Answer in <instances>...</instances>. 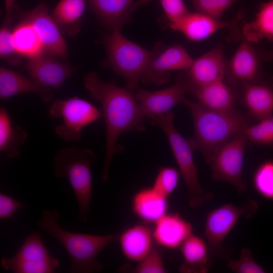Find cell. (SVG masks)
<instances>
[{
    "instance_id": "1",
    "label": "cell",
    "mask_w": 273,
    "mask_h": 273,
    "mask_svg": "<svg viewBox=\"0 0 273 273\" xmlns=\"http://www.w3.org/2000/svg\"><path fill=\"white\" fill-rule=\"evenodd\" d=\"M83 84L91 97L102 106L106 127V154L102 180L109 179V168L116 152L118 138L123 131H144L145 117L140 104L127 88L101 80L95 72L83 77Z\"/></svg>"
},
{
    "instance_id": "2",
    "label": "cell",
    "mask_w": 273,
    "mask_h": 273,
    "mask_svg": "<svg viewBox=\"0 0 273 273\" xmlns=\"http://www.w3.org/2000/svg\"><path fill=\"white\" fill-rule=\"evenodd\" d=\"M59 212L44 210L38 226L54 237L68 253L71 260V273L100 271L103 265L98 255L105 248L117 241L119 233L96 235L73 233L65 230L59 224Z\"/></svg>"
},
{
    "instance_id": "3",
    "label": "cell",
    "mask_w": 273,
    "mask_h": 273,
    "mask_svg": "<svg viewBox=\"0 0 273 273\" xmlns=\"http://www.w3.org/2000/svg\"><path fill=\"white\" fill-rule=\"evenodd\" d=\"M183 103L189 108L194 122V136L188 140L193 151H200L207 164L219 146L250 125L248 118L237 111L218 112L186 98Z\"/></svg>"
},
{
    "instance_id": "4",
    "label": "cell",
    "mask_w": 273,
    "mask_h": 273,
    "mask_svg": "<svg viewBox=\"0 0 273 273\" xmlns=\"http://www.w3.org/2000/svg\"><path fill=\"white\" fill-rule=\"evenodd\" d=\"M104 46L107 66L124 79L126 88L130 91L137 88L149 64L164 49L160 42L153 50H147L127 39L117 30L105 36Z\"/></svg>"
},
{
    "instance_id": "5",
    "label": "cell",
    "mask_w": 273,
    "mask_h": 273,
    "mask_svg": "<svg viewBox=\"0 0 273 273\" xmlns=\"http://www.w3.org/2000/svg\"><path fill=\"white\" fill-rule=\"evenodd\" d=\"M96 159V156L91 150L76 146L60 150L54 159L55 175L57 178L68 179L78 203L77 218L82 222L87 221L90 211L91 165Z\"/></svg>"
},
{
    "instance_id": "6",
    "label": "cell",
    "mask_w": 273,
    "mask_h": 273,
    "mask_svg": "<svg viewBox=\"0 0 273 273\" xmlns=\"http://www.w3.org/2000/svg\"><path fill=\"white\" fill-rule=\"evenodd\" d=\"M174 118V114L169 111L149 120L151 124L158 126L166 135L179 173L187 187L189 205L195 208L213 199L214 196L200 185L193 157V150L188 139H185L175 128Z\"/></svg>"
},
{
    "instance_id": "7",
    "label": "cell",
    "mask_w": 273,
    "mask_h": 273,
    "mask_svg": "<svg viewBox=\"0 0 273 273\" xmlns=\"http://www.w3.org/2000/svg\"><path fill=\"white\" fill-rule=\"evenodd\" d=\"M257 203L251 199L241 206L224 204L208 212L204 233L210 256L225 257L223 245L225 238L242 217L250 218L257 211Z\"/></svg>"
},
{
    "instance_id": "8",
    "label": "cell",
    "mask_w": 273,
    "mask_h": 273,
    "mask_svg": "<svg viewBox=\"0 0 273 273\" xmlns=\"http://www.w3.org/2000/svg\"><path fill=\"white\" fill-rule=\"evenodd\" d=\"M49 113L52 117L62 118L63 123L55 127V132L66 142L79 141L83 128L103 116L92 103L77 97L55 100Z\"/></svg>"
},
{
    "instance_id": "9",
    "label": "cell",
    "mask_w": 273,
    "mask_h": 273,
    "mask_svg": "<svg viewBox=\"0 0 273 273\" xmlns=\"http://www.w3.org/2000/svg\"><path fill=\"white\" fill-rule=\"evenodd\" d=\"M248 140L244 130L219 146L212 153L208 163L213 181H226L239 193L246 191L242 181L244 156Z\"/></svg>"
},
{
    "instance_id": "10",
    "label": "cell",
    "mask_w": 273,
    "mask_h": 273,
    "mask_svg": "<svg viewBox=\"0 0 273 273\" xmlns=\"http://www.w3.org/2000/svg\"><path fill=\"white\" fill-rule=\"evenodd\" d=\"M1 265L15 273H53L60 262L47 251L40 232H34L26 237L13 256L2 258Z\"/></svg>"
},
{
    "instance_id": "11",
    "label": "cell",
    "mask_w": 273,
    "mask_h": 273,
    "mask_svg": "<svg viewBox=\"0 0 273 273\" xmlns=\"http://www.w3.org/2000/svg\"><path fill=\"white\" fill-rule=\"evenodd\" d=\"M245 15L244 11L240 10L232 20L223 21L200 13L190 12L179 21L170 23L169 26L172 30L180 32L194 41L204 39L218 30L226 28L230 31L227 39L236 42L243 36L239 26Z\"/></svg>"
},
{
    "instance_id": "12",
    "label": "cell",
    "mask_w": 273,
    "mask_h": 273,
    "mask_svg": "<svg viewBox=\"0 0 273 273\" xmlns=\"http://www.w3.org/2000/svg\"><path fill=\"white\" fill-rule=\"evenodd\" d=\"M189 88L185 71H183L170 86L156 91L138 88L134 96L140 102L145 117L151 119L169 112L174 106L183 103L185 93L189 92Z\"/></svg>"
},
{
    "instance_id": "13",
    "label": "cell",
    "mask_w": 273,
    "mask_h": 273,
    "mask_svg": "<svg viewBox=\"0 0 273 273\" xmlns=\"http://www.w3.org/2000/svg\"><path fill=\"white\" fill-rule=\"evenodd\" d=\"M21 18L29 21L33 26L46 53L66 59L67 48L59 26L49 13L48 6L39 3L32 9L23 12Z\"/></svg>"
},
{
    "instance_id": "14",
    "label": "cell",
    "mask_w": 273,
    "mask_h": 273,
    "mask_svg": "<svg viewBox=\"0 0 273 273\" xmlns=\"http://www.w3.org/2000/svg\"><path fill=\"white\" fill-rule=\"evenodd\" d=\"M193 61L181 45L163 49L149 64L140 81L144 84H163L169 80L170 71H187Z\"/></svg>"
},
{
    "instance_id": "15",
    "label": "cell",
    "mask_w": 273,
    "mask_h": 273,
    "mask_svg": "<svg viewBox=\"0 0 273 273\" xmlns=\"http://www.w3.org/2000/svg\"><path fill=\"white\" fill-rule=\"evenodd\" d=\"M228 62L220 44L194 60L190 68L185 71L190 86L189 92L212 82L224 80Z\"/></svg>"
},
{
    "instance_id": "16",
    "label": "cell",
    "mask_w": 273,
    "mask_h": 273,
    "mask_svg": "<svg viewBox=\"0 0 273 273\" xmlns=\"http://www.w3.org/2000/svg\"><path fill=\"white\" fill-rule=\"evenodd\" d=\"M252 43L242 36L238 49L228 60L225 79L235 88L242 83L261 78V59Z\"/></svg>"
},
{
    "instance_id": "17",
    "label": "cell",
    "mask_w": 273,
    "mask_h": 273,
    "mask_svg": "<svg viewBox=\"0 0 273 273\" xmlns=\"http://www.w3.org/2000/svg\"><path fill=\"white\" fill-rule=\"evenodd\" d=\"M23 69L29 77L52 88L60 87L74 71L73 67L46 53L28 60Z\"/></svg>"
},
{
    "instance_id": "18",
    "label": "cell",
    "mask_w": 273,
    "mask_h": 273,
    "mask_svg": "<svg viewBox=\"0 0 273 273\" xmlns=\"http://www.w3.org/2000/svg\"><path fill=\"white\" fill-rule=\"evenodd\" d=\"M154 241L168 249L179 248L193 233L192 224L177 213H166L154 224Z\"/></svg>"
},
{
    "instance_id": "19",
    "label": "cell",
    "mask_w": 273,
    "mask_h": 273,
    "mask_svg": "<svg viewBox=\"0 0 273 273\" xmlns=\"http://www.w3.org/2000/svg\"><path fill=\"white\" fill-rule=\"evenodd\" d=\"M241 101L250 114L260 120L273 113V86L261 78L244 82L235 87Z\"/></svg>"
},
{
    "instance_id": "20",
    "label": "cell",
    "mask_w": 273,
    "mask_h": 273,
    "mask_svg": "<svg viewBox=\"0 0 273 273\" xmlns=\"http://www.w3.org/2000/svg\"><path fill=\"white\" fill-rule=\"evenodd\" d=\"M31 93L38 96L42 101L48 103L53 98V88L36 80L12 70L0 68V98L6 99L18 94Z\"/></svg>"
},
{
    "instance_id": "21",
    "label": "cell",
    "mask_w": 273,
    "mask_h": 273,
    "mask_svg": "<svg viewBox=\"0 0 273 273\" xmlns=\"http://www.w3.org/2000/svg\"><path fill=\"white\" fill-rule=\"evenodd\" d=\"M191 93L195 96L199 104L210 110L221 112L236 111V89L224 80L196 88Z\"/></svg>"
},
{
    "instance_id": "22",
    "label": "cell",
    "mask_w": 273,
    "mask_h": 273,
    "mask_svg": "<svg viewBox=\"0 0 273 273\" xmlns=\"http://www.w3.org/2000/svg\"><path fill=\"white\" fill-rule=\"evenodd\" d=\"M118 241L123 255L137 262L154 246L152 229L146 223L134 224L120 232Z\"/></svg>"
},
{
    "instance_id": "23",
    "label": "cell",
    "mask_w": 273,
    "mask_h": 273,
    "mask_svg": "<svg viewBox=\"0 0 273 273\" xmlns=\"http://www.w3.org/2000/svg\"><path fill=\"white\" fill-rule=\"evenodd\" d=\"M168 207V198L152 187L139 190L134 194L131 200L133 213L146 224H154L167 213Z\"/></svg>"
},
{
    "instance_id": "24",
    "label": "cell",
    "mask_w": 273,
    "mask_h": 273,
    "mask_svg": "<svg viewBox=\"0 0 273 273\" xmlns=\"http://www.w3.org/2000/svg\"><path fill=\"white\" fill-rule=\"evenodd\" d=\"M99 21L111 32L121 30L130 20V8L134 0H86Z\"/></svg>"
},
{
    "instance_id": "25",
    "label": "cell",
    "mask_w": 273,
    "mask_h": 273,
    "mask_svg": "<svg viewBox=\"0 0 273 273\" xmlns=\"http://www.w3.org/2000/svg\"><path fill=\"white\" fill-rule=\"evenodd\" d=\"M184 262L179 267L181 272H207L211 267V257L207 242L192 234L179 247Z\"/></svg>"
},
{
    "instance_id": "26",
    "label": "cell",
    "mask_w": 273,
    "mask_h": 273,
    "mask_svg": "<svg viewBox=\"0 0 273 273\" xmlns=\"http://www.w3.org/2000/svg\"><path fill=\"white\" fill-rule=\"evenodd\" d=\"M27 137V132L20 126H13L7 109H0V151L8 158L20 155V147Z\"/></svg>"
},
{
    "instance_id": "27",
    "label": "cell",
    "mask_w": 273,
    "mask_h": 273,
    "mask_svg": "<svg viewBox=\"0 0 273 273\" xmlns=\"http://www.w3.org/2000/svg\"><path fill=\"white\" fill-rule=\"evenodd\" d=\"M12 39L18 54L28 60L45 53L33 26L25 19L21 18L12 30Z\"/></svg>"
},
{
    "instance_id": "28",
    "label": "cell",
    "mask_w": 273,
    "mask_h": 273,
    "mask_svg": "<svg viewBox=\"0 0 273 273\" xmlns=\"http://www.w3.org/2000/svg\"><path fill=\"white\" fill-rule=\"evenodd\" d=\"M242 33L253 43L264 39L273 41V0L260 6L255 19L244 25Z\"/></svg>"
},
{
    "instance_id": "29",
    "label": "cell",
    "mask_w": 273,
    "mask_h": 273,
    "mask_svg": "<svg viewBox=\"0 0 273 273\" xmlns=\"http://www.w3.org/2000/svg\"><path fill=\"white\" fill-rule=\"evenodd\" d=\"M86 0H60L52 16L59 26L66 28L79 22L86 4Z\"/></svg>"
},
{
    "instance_id": "30",
    "label": "cell",
    "mask_w": 273,
    "mask_h": 273,
    "mask_svg": "<svg viewBox=\"0 0 273 273\" xmlns=\"http://www.w3.org/2000/svg\"><path fill=\"white\" fill-rule=\"evenodd\" d=\"M248 141L258 145H273V113L244 130Z\"/></svg>"
},
{
    "instance_id": "31",
    "label": "cell",
    "mask_w": 273,
    "mask_h": 273,
    "mask_svg": "<svg viewBox=\"0 0 273 273\" xmlns=\"http://www.w3.org/2000/svg\"><path fill=\"white\" fill-rule=\"evenodd\" d=\"M253 184L256 192L263 198L273 200V161H266L255 170Z\"/></svg>"
},
{
    "instance_id": "32",
    "label": "cell",
    "mask_w": 273,
    "mask_h": 273,
    "mask_svg": "<svg viewBox=\"0 0 273 273\" xmlns=\"http://www.w3.org/2000/svg\"><path fill=\"white\" fill-rule=\"evenodd\" d=\"M179 173V171L173 167H161L152 187L158 193L168 198L178 185Z\"/></svg>"
},
{
    "instance_id": "33",
    "label": "cell",
    "mask_w": 273,
    "mask_h": 273,
    "mask_svg": "<svg viewBox=\"0 0 273 273\" xmlns=\"http://www.w3.org/2000/svg\"><path fill=\"white\" fill-rule=\"evenodd\" d=\"M136 273H165L162 253L159 248L154 246L150 251L140 261L133 269Z\"/></svg>"
},
{
    "instance_id": "34",
    "label": "cell",
    "mask_w": 273,
    "mask_h": 273,
    "mask_svg": "<svg viewBox=\"0 0 273 273\" xmlns=\"http://www.w3.org/2000/svg\"><path fill=\"white\" fill-rule=\"evenodd\" d=\"M10 26L3 24L0 30V56L1 59L12 65H18L22 58L15 48Z\"/></svg>"
},
{
    "instance_id": "35",
    "label": "cell",
    "mask_w": 273,
    "mask_h": 273,
    "mask_svg": "<svg viewBox=\"0 0 273 273\" xmlns=\"http://www.w3.org/2000/svg\"><path fill=\"white\" fill-rule=\"evenodd\" d=\"M196 12L220 19L225 10L238 0H190Z\"/></svg>"
},
{
    "instance_id": "36",
    "label": "cell",
    "mask_w": 273,
    "mask_h": 273,
    "mask_svg": "<svg viewBox=\"0 0 273 273\" xmlns=\"http://www.w3.org/2000/svg\"><path fill=\"white\" fill-rule=\"evenodd\" d=\"M227 266L236 273H263L264 270L256 262L253 258L250 251L248 248H243L241 251L239 259H230Z\"/></svg>"
},
{
    "instance_id": "37",
    "label": "cell",
    "mask_w": 273,
    "mask_h": 273,
    "mask_svg": "<svg viewBox=\"0 0 273 273\" xmlns=\"http://www.w3.org/2000/svg\"><path fill=\"white\" fill-rule=\"evenodd\" d=\"M170 23L176 22L190 13L183 0H159Z\"/></svg>"
},
{
    "instance_id": "38",
    "label": "cell",
    "mask_w": 273,
    "mask_h": 273,
    "mask_svg": "<svg viewBox=\"0 0 273 273\" xmlns=\"http://www.w3.org/2000/svg\"><path fill=\"white\" fill-rule=\"evenodd\" d=\"M26 205L13 198L0 193V219L12 218L15 213L20 208Z\"/></svg>"
},
{
    "instance_id": "39",
    "label": "cell",
    "mask_w": 273,
    "mask_h": 273,
    "mask_svg": "<svg viewBox=\"0 0 273 273\" xmlns=\"http://www.w3.org/2000/svg\"><path fill=\"white\" fill-rule=\"evenodd\" d=\"M15 1L16 0H5V17L4 24L11 26Z\"/></svg>"
},
{
    "instance_id": "40",
    "label": "cell",
    "mask_w": 273,
    "mask_h": 273,
    "mask_svg": "<svg viewBox=\"0 0 273 273\" xmlns=\"http://www.w3.org/2000/svg\"><path fill=\"white\" fill-rule=\"evenodd\" d=\"M257 51L260 58L264 62L273 61V49L266 50L260 48H257Z\"/></svg>"
},
{
    "instance_id": "41",
    "label": "cell",
    "mask_w": 273,
    "mask_h": 273,
    "mask_svg": "<svg viewBox=\"0 0 273 273\" xmlns=\"http://www.w3.org/2000/svg\"><path fill=\"white\" fill-rule=\"evenodd\" d=\"M151 1V0H138L137 1L134 2L130 8V13H131L137 9L145 5L147 3L150 2Z\"/></svg>"
}]
</instances>
